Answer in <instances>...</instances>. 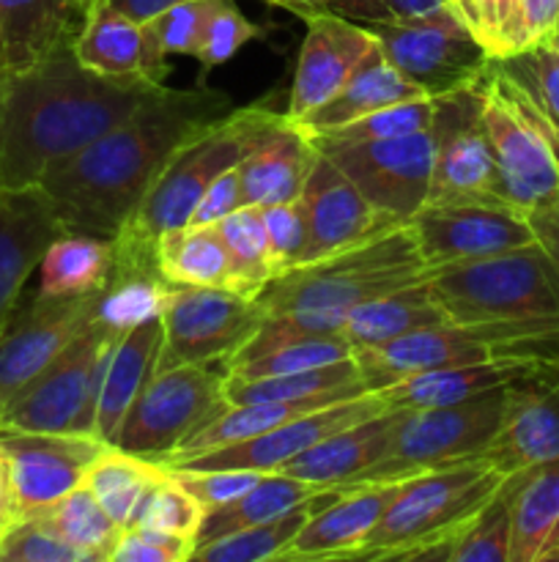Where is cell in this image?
Instances as JSON below:
<instances>
[{
	"label": "cell",
	"instance_id": "603a6c76",
	"mask_svg": "<svg viewBox=\"0 0 559 562\" xmlns=\"http://www.w3.org/2000/svg\"><path fill=\"white\" fill-rule=\"evenodd\" d=\"M71 47L85 69L110 80L159 88L170 71L168 55L159 49L151 25L132 20L107 0H96L82 14Z\"/></svg>",
	"mask_w": 559,
	"mask_h": 562
},
{
	"label": "cell",
	"instance_id": "5b68a950",
	"mask_svg": "<svg viewBox=\"0 0 559 562\" xmlns=\"http://www.w3.org/2000/svg\"><path fill=\"white\" fill-rule=\"evenodd\" d=\"M504 477L488 459L409 477L354 560H431L497 494Z\"/></svg>",
	"mask_w": 559,
	"mask_h": 562
},
{
	"label": "cell",
	"instance_id": "d590c367",
	"mask_svg": "<svg viewBox=\"0 0 559 562\" xmlns=\"http://www.w3.org/2000/svg\"><path fill=\"white\" fill-rule=\"evenodd\" d=\"M318 492H323V486L283 475V472H266V475H263L250 492L241 494L239 499H233V503L225 505V508H217L212 510V514L203 516L195 547L217 541V538L228 536V532L277 519V516L288 514V510H294L296 505H301L305 499H310L312 494Z\"/></svg>",
	"mask_w": 559,
	"mask_h": 562
},
{
	"label": "cell",
	"instance_id": "db71d44e",
	"mask_svg": "<svg viewBox=\"0 0 559 562\" xmlns=\"http://www.w3.org/2000/svg\"><path fill=\"white\" fill-rule=\"evenodd\" d=\"M206 514L250 492L266 472L258 470H170Z\"/></svg>",
	"mask_w": 559,
	"mask_h": 562
},
{
	"label": "cell",
	"instance_id": "9c48e42d",
	"mask_svg": "<svg viewBox=\"0 0 559 562\" xmlns=\"http://www.w3.org/2000/svg\"><path fill=\"white\" fill-rule=\"evenodd\" d=\"M504 387L433 409H406L381 459L356 477L360 483H403L425 472L486 459L504 417Z\"/></svg>",
	"mask_w": 559,
	"mask_h": 562
},
{
	"label": "cell",
	"instance_id": "7a4b0ae2",
	"mask_svg": "<svg viewBox=\"0 0 559 562\" xmlns=\"http://www.w3.org/2000/svg\"><path fill=\"white\" fill-rule=\"evenodd\" d=\"M71 42L0 75V190L38 187L55 162L118 126L157 91L85 69Z\"/></svg>",
	"mask_w": 559,
	"mask_h": 562
},
{
	"label": "cell",
	"instance_id": "816d5d0a",
	"mask_svg": "<svg viewBox=\"0 0 559 562\" xmlns=\"http://www.w3.org/2000/svg\"><path fill=\"white\" fill-rule=\"evenodd\" d=\"M217 0H181L146 20L164 55H197L203 27Z\"/></svg>",
	"mask_w": 559,
	"mask_h": 562
},
{
	"label": "cell",
	"instance_id": "7bdbcfd3",
	"mask_svg": "<svg viewBox=\"0 0 559 562\" xmlns=\"http://www.w3.org/2000/svg\"><path fill=\"white\" fill-rule=\"evenodd\" d=\"M230 258L228 291L258 300L274 280L272 256H269L266 223L258 206H241L217 223Z\"/></svg>",
	"mask_w": 559,
	"mask_h": 562
},
{
	"label": "cell",
	"instance_id": "836d02e7",
	"mask_svg": "<svg viewBox=\"0 0 559 562\" xmlns=\"http://www.w3.org/2000/svg\"><path fill=\"white\" fill-rule=\"evenodd\" d=\"M343 492H345L343 486L323 488V492L312 494L310 499L296 505V508L288 510V514L277 516V519L261 521V525L228 532V536L217 538V541L201 543V547L192 549L190 560H203V562L280 560V554L294 543V538L299 536V530L307 525V519H310L316 510H321L327 503H332V499Z\"/></svg>",
	"mask_w": 559,
	"mask_h": 562
},
{
	"label": "cell",
	"instance_id": "60d3db41",
	"mask_svg": "<svg viewBox=\"0 0 559 562\" xmlns=\"http://www.w3.org/2000/svg\"><path fill=\"white\" fill-rule=\"evenodd\" d=\"M367 387L362 379L356 357L332 362V366L312 368V371L283 373V376H261V379H236L225 376V398L228 404H274V401L312 398V395L329 393V390L343 387Z\"/></svg>",
	"mask_w": 559,
	"mask_h": 562
},
{
	"label": "cell",
	"instance_id": "6f0895ef",
	"mask_svg": "<svg viewBox=\"0 0 559 562\" xmlns=\"http://www.w3.org/2000/svg\"><path fill=\"white\" fill-rule=\"evenodd\" d=\"M269 5H280V9L290 11L296 16H310L318 11H338V14L349 16V20L365 22L381 16V5L378 0H263Z\"/></svg>",
	"mask_w": 559,
	"mask_h": 562
},
{
	"label": "cell",
	"instance_id": "30bf717a",
	"mask_svg": "<svg viewBox=\"0 0 559 562\" xmlns=\"http://www.w3.org/2000/svg\"><path fill=\"white\" fill-rule=\"evenodd\" d=\"M118 338L93 318L91 327L0 412V431L93 437L104 371Z\"/></svg>",
	"mask_w": 559,
	"mask_h": 562
},
{
	"label": "cell",
	"instance_id": "74e56055",
	"mask_svg": "<svg viewBox=\"0 0 559 562\" xmlns=\"http://www.w3.org/2000/svg\"><path fill=\"white\" fill-rule=\"evenodd\" d=\"M113 241L88 234H60L38 263L42 294H91L107 285Z\"/></svg>",
	"mask_w": 559,
	"mask_h": 562
},
{
	"label": "cell",
	"instance_id": "52a82bcc",
	"mask_svg": "<svg viewBox=\"0 0 559 562\" xmlns=\"http://www.w3.org/2000/svg\"><path fill=\"white\" fill-rule=\"evenodd\" d=\"M449 322H559V269L537 241L444 263L427 278Z\"/></svg>",
	"mask_w": 559,
	"mask_h": 562
},
{
	"label": "cell",
	"instance_id": "8fae6325",
	"mask_svg": "<svg viewBox=\"0 0 559 562\" xmlns=\"http://www.w3.org/2000/svg\"><path fill=\"white\" fill-rule=\"evenodd\" d=\"M362 25L376 36L384 58L431 99L477 86L493 60L453 5L417 16H376Z\"/></svg>",
	"mask_w": 559,
	"mask_h": 562
},
{
	"label": "cell",
	"instance_id": "7dc6e473",
	"mask_svg": "<svg viewBox=\"0 0 559 562\" xmlns=\"http://www.w3.org/2000/svg\"><path fill=\"white\" fill-rule=\"evenodd\" d=\"M263 31L255 22L247 20L236 0H217L208 14L206 27H203L201 47H197V64H201V77L197 86H206V77L214 69L225 66L241 53V47L255 38H261Z\"/></svg>",
	"mask_w": 559,
	"mask_h": 562
},
{
	"label": "cell",
	"instance_id": "1f68e13d",
	"mask_svg": "<svg viewBox=\"0 0 559 562\" xmlns=\"http://www.w3.org/2000/svg\"><path fill=\"white\" fill-rule=\"evenodd\" d=\"M510 562H559V464L518 472Z\"/></svg>",
	"mask_w": 559,
	"mask_h": 562
},
{
	"label": "cell",
	"instance_id": "ffe728a7",
	"mask_svg": "<svg viewBox=\"0 0 559 562\" xmlns=\"http://www.w3.org/2000/svg\"><path fill=\"white\" fill-rule=\"evenodd\" d=\"M389 409L378 393L356 395V398L338 401L323 409L307 412V415L285 420L258 437L244 439V442L223 445V448L206 450L192 459L168 464V470H258V472H277L285 461L305 453L321 439L365 420V417L378 415Z\"/></svg>",
	"mask_w": 559,
	"mask_h": 562
},
{
	"label": "cell",
	"instance_id": "f1b7e54d",
	"mask_svg": "<svg viewBox=\"0 0 559 562\" xmlns=\"http://www.w3.org/2000/svg\"><path fill=\"white\" fill-rule=\"evenodd\" d=\"M164 327L162 318H151L137 324L126 335H121L110 355L107 371H104L102 393H99L96 420H93V437L102 442H113L121 420L135 404L140 390L157 376L159 351H162Z\"/></svg>",
	"mask_w": 559,
	"mask_h": 562
},
{
	"label": "cell",
	"instance_id": "4dcf8cb0",
	"mask_svg": "<svg viewBox=\"0 0 559 562\" xmlns=\"http://www.w3.org/2000/svg\"><path fill=\"white\" fill-rule=\"evenodd\" d=\"M447 322V313L436 302L427 280H422V283L406 285V289L389 291V294L356 305L345 316L340 333L354 346V351H367L392 344L417 329L442 327Z\"/></svg>",
	"mask_w": 559,
	"mask_h": 562
},
{
	"label": "cell",
	"instance_id": "ab89813d",
	"mask_svg": "<svg viewBox=\"0 0 559 562\" xmlns=\"http://www.w3.org/2000/svg\"><path fill=\"white\" fill-rule=\"evenodd\" d=\"M515 483L518 472L504 477L497 494L433 552L431 562H510Z\"/></svg>",
	"mask_w": 559,
	"mask_h": 562
},
{
	"label": "cell",
	"instance_id": "ee69618b",
	"mask_svg": "<svg viewBox=\"0 0 559 562\" xmlns=\"http://www.w3.org/2000/svg\"><path fill=\"white\" fill-rule=\"evenodd\" d=\"M354 346L345 340L343 333L323 335H301V338L285 340L277 349L255 357L241 366L225 368V376L236 379H261V376H283V373L312 371V368L332 366V362L354 357Z\"/></svg>",
	"mask_w": 559,
	"mask_h": 562
},
{
	"label": "cell",
	"instance_id": "d6a6232c",
	"mask_svg": "<svg viewBox=\"0 0 559 562\" xmlns=\"http://www.w3.org/2000/svg\"><path fill=\"white\" fill-rule=\"evenodd\" d=\"M535 362H477V366L414 373V376H406L389 387L378 390V395L392 409H433V406L460 404V401L475 398L486 390L504 387L521 373L529 371Z\"/></svg>",
	"mask_w": 559,
	"mask_h": 562
},
{
	"label": "cell",
	"instance_id": "bcb514c9",
	"mask_svg": "<svg viewBox=\"0 0 559 562\" xmlns=\"http://www.w3.org/2000/svg\"><path fill=\"white\" fill-rule=\"evenodd\" d=\"M203 516H206V510L201 508V503L168 470V475L159 483H153L151 492L137 505L129 527H148V530L173 532V536L195 538L197 541Z\"/></svg>",
	"mask_w": 559,
	"mask_h": 562
},
{
	"label": "cell",
	"instance_id": "f6af8a7d",
	"mask_svg": "<svg viewBox=\"0 0 559 562\" xmlns=\"http://www.w3.org/2000/svg\"><path fill=\"white\" fill-rule=\"evenodd\" d=\"M497 66L559 130V38L551 36L535 47L499 58Z\"/></svg>",
	"mask_w": 559,
	"mask_h": 562
},
{
	"label": "cell",
	"instance_id": "94428289",
	"mask_svg": "<svg viewBox=\"0 0 559 562\" xmlns=\"http://www.w3.org/2000/svg\"><path fill=\"white\" fill-rule=\"evenodd\" d=\"M378 5H381V16H417L444 9L449 0H378Z\"/></svg>",
	"mask_w": 559,
	"mask_h": 562
},
{
	"label": "cell",
	"instance_id": "44dd1931",
	"mask_svg": "<svg viewBox=\"0 0 559 562\" xmlns=\"http://www.w3.org/2000/svg\"><path fill=\"white\" fill-rule=\"evenodd\" d=\"M305 25L307 33L296 58L288 110H285L294 124L329 102L378 47L376 36L362 22L349 20L338 11H318L305 16Z\"/></svg>",
	"mask_w": 559,
	"mask_h": 562
},
{
	"label": "cell",
	"instance_id": "7c38bea8",
	"mask_svg": "<svg viewBox=\"0 0 559 562\" xmlns=\"http://www.w3.org/2000/svg\"><path fill=\"white\" fill-rule=\"evenodd\" d=\"M228 406L225 371L217 373L208 366L168 368L140 390L110 445L164 464Z\"/></svg>",
	"mask_w": 559,
	"mask_h": 562
},
{
	"label": "cell",
	"instance_id": "681fc988",
	"mask_svg": "<svg viewBox=\"0 0 559 562\" xmlns=\"http://www.w3.org/2000/svg\"><path fill=\"white\" fill-rule=\"evenodd\" d=\"M436 115V104L431 97L414 99V102L389 104V108L373 110V113L362 115V119L351 121V124L340 126V130L327 132L329 140L340 143H367V140H389V137H403L411 132H422L433 124Z\"/></svg>",
	"mask_w": 559,
	"mask_h": 562
},
{
	"label": "cell",
	"instance_id": "6da1fadb",
	"mask_svg": "<svg viewBox=\"0 0 559 562\" xmlns=\"http://www.w3.org/2000/svg\"><path fill=\"white\" fill-rule=\"evenodd\" d=\"M233 108L217 88H157L118 126L55 162L38 190L69 234L113 241L170 157Z\"/></svg>",
	"mask_w": 559,
	"mask_h": 562
},
{
	"label": "cell",
	"instance_id": "4fadbf2b",
	"mask_svg": "<svg viewBox=\"0 0 559 562\" xmlns=\"http://www.w3.org/2000/svg\"><path fill=\"white\" fill-rule=\"evenodd\" d=\"M312 146L327 154L356 190L395 223H409L427 201L433 165L438 151L436 126L403 137L367 143H340L310 137Z\"/></svg>",
	"mask_w": 559,
	"mask_h": 562
},
{
	"label": "cell",
	"instance_id": "f5cc1de1",
	"mask_svg": "<svg viewBox=\"0 0 559 562\" xmlns=\"http://www.w3.org/2000/svg\"><path fill=\"white\" fill-rule=\"evenodd\" d=\"M263 223H266L269 236V256H272L274 278L288 269L299 267L305 261L307 250V220L301 201H285L274 203V206H263Z\"/></svg>",
	"mask_w": 559,
	"mask_h": 562
},
{
	"label": "cell",
	"instance_id": "e7e4bbea",
	"mask_svg": "<svg viewBox=\"0 0 559 562\" xmlns=\"http://www.w3.org/2000/svg\"><path fill=\"white\" fill-rule=\"evenodd\" d=\"M75 3H77V9H80V14H85V11L91 9V5L96 3V0H75Z\"/></svg>",
	"mask_w": 559,
	"mask_h": 562
},
{
	"label": "cell",
	"instance_id": "2e32d148",
	"mask_svg": "<svg viewBox=\"0 0 559 562\" xmlns=\"http://www.w3.org/2000/svg\"><path fill=\"white\" fill-rule=\"evenodd\" d=\"M433 104H436L433 126L438 132V151L425 203H504L497 195V159L482 124V80L447 97H436Z\"/></svg>",
	"mask_w": 559,
	"mask_h": 562
},
{
	"label": "cell",
	"instance_id": "11a10c76",
	"mask_svg": "<svg viewBox=\"0 0 559 562\" xmlns=\"http://www.w3.org/2000/svg\"><path fill=\"white\" fill-rule=\"evenodd\" d=\"M192 549L195 538L148 527H124L110 562H184L192 558Z\"/></svg>",
	"mask_w": 559,
	"mask_h": 562
},
{
	"label": "cell",
	"instance_id": "7402d4cb",
	"mask_svg": "<svg viewBox=\"0 0 559 562\" xmlns=\"http://www.w3.org/2000/svg\"><path fill=\"white\" fill-rule=\"evenodd\" d=\"M299 201L307 220V250L301 263L332 256L370 236L406 225L373 209V203L356 190L354 181L318 148Z\"/></svg>",
	"mask_w": 559,
	"mask_h": 562
},
{
	"label": "cell",
	"instance_id": "f35d334b",
	"mask_svg": "<svg viewBox=\"0 0 559 562\" xmlns=\"http://www.w3.org/2000/svg\"><path fill=\"white\" fill-rule=\"evenodd\" d=\"M173 285L159 267H113L107 285L99 291L96 322L110 333L126 335L137 324L162 318Z\"/></svg>",
	"mask_w": 559,
	"mask_h": 562
},
{
	"label": "cell",
	"instance_id": "ac0fdd59",
	"mask_svg": "<svg viewBox=\"0 0 559 562\" xmlns=\"http://www.w3.org/2000/svg\"><path fill=\"white\" fill-rule=\"evenodd\" d=\"M104 445L88 434L0 431L14 521L49 508L80 486Z\"/></svg>",
	"mask_w": 559,
	"mask_h": 562
},
{
	"label": "cell",
	"instance_id": "83f0119b",
	"mask_svg": "<svg viewBox=\"0 0 559 562\" xmlns=\"http://www.w3.org/2000/svg\"><path fill=\"white\" fill-rule=\"evenodd\" d=\"M312 157L316 146L310 137L290 119L285 121L239 162L244 206L263 209L296 201L301 195Z\"/></svg>",
	"mask_w": 559,
	"mask_h": 562
},
{
	"label": "cell",
	"instance_id": "4316f807",
	"mask_svg": "<svg viewBox=\"0 0 559 562\" xmlns=\"http://www.w3.org/2000/svg\"><path fill=\"white\" fill-rule=\"evenodd\" d=\"M80 22L75 0H0V75L47 58L75 38Z\"/></svg>",
	"mask_w": 559,
	"mask_h": 562
},
{
	"label": "cell",
	"instance_id": "c3c4849f",
	"mask_svg": "<svg viewBox=\"0 0 559 562\" xmlns=\"http://www.w3.org/2000/svg\"><path fill=\"white\" fill-rule=\"evenodd\" d=\"M493 60L521 49V0H449Z\"/></svg>",
	"mask_w": 559,
	"mask_h": 562
},
{
	"label": "cell",
	"instance_id": "e575fe53",
	"mask_svg": "<svg viewBox=\"0 0 559 562\" xmlns=\"http://www.w3.org/2000/svg\"><path fill=\"white\" fill-rule=\"evenodd\" d=\"M157 267L175 285L228 289L230 258L217 225H181L157 239Z\"/></svg>",
	"mask_w": 559,
	"mask_h": 562
},
{
	"label": "cell",
	"instance_id": "484cf974",
	"mask_svg": "<svg viewBox=\"0 0 559 562\" xmlns=\"http://www.w3.org/2000/svg\"><path fill=\"white\" fill-rule=\"evenodd\" d=\"M403 412L406 409H392L389 406V409L378 412V415L365 417V420L321 439V442L312 445L305 453L294 456L277 472L316 483V486L323 488L354 486L356 477L365 470H370L381 459L384 450L389 448V439H392Z\"/></svg>",
	"mask_w": 559,
	"mask_h": 562
},
{
	"label": "cell",
	"instance_id": "8d00e7d4",
	"mask_svg": "<svg viewBox=\"0 0 559 562\" xmlns=\"http://www.w3.org/2000/svg\"><path fill=\"white\" fill-rule=\"evenodd\" d=\"M164 475H168V467L159 461L126 453L115 445H104L102 453L88 467L82 483L121 527H129L137 505Z\"/></svg>",
	"mask_w": 559,
	"mask_h": 562
},
{
	"label": "cell",
	"instance_id": "f907efd6",
	"mask_svg": "<svg viewBox=\"0 0 559 562\" xmlns=\"http://www.w3.org/2000/svg\"><path fill=\"white\" fill-rule=\"evenodd\" d=\"M0 562H88L42 516L16 519L0 532Z\"/></svg>",
	"mask_w": 559,
	"mask_h": 562
},
{
	"label": "cell",
	"instance_id": "f546056e",
	"mask_svg": "<svg viewBox=\"0 0 559 562\" xmlns=\"http://www.w3.org/2000/svg\"><path fill=\"white\" fill-rule=\"evenodd\" d=\"M427 93L411 80H406L392 64L381 55V49H373L367 55L365 64L345 80V86L334 93L329 102L307 113L305 119L296 121L307 137L327 135V132L340 130V126L351 124V121L362 119V115L373 113V110L389 108V104L414 102V99H425Z\"/></svg>",
	"mask_w": 559,
	"mask_h": 562
},
{
	"label": "cell",
	"instance_id": "9f6ffc18",
	"mask_svg": "<svg viewBox=\"0 0 559 562\" xmlns=\"http://www.w3.org/2000/svg\"><path fill=\"white\" fill-rule=\"evenodd\" d=\"M244 206V195H241V176L239 165L228 168L212 181L206 192L201 195L197 206L192 209V217L186 225H217L236 209Z\"/></svg>",
	"mask_w": 559,
	"mask_h": 562
},
{
	"label": "cell",
	"instance_id": "91938a15",
	"mask_svg": "<svg viewBox=\"0 0 559 562\" xmlns=\"http://www.w3.org/2000/svg\"><path fill=\"white\" fill-rule=\"evenodd\" d=\"M526 220H529L532 231H535L537 245L548 252L554 267L559 269V198L554 203H548L546 209H537V212L526 214Z\"/></svg>",
	"mask_w": 559,
	"mask_h": 562
},
{
	"label": "cell",
	"instance_id": "d6986e66",
	"mask_svg": "<svg viewBox=\"0 0 559 562\" xmlns=\"http://www.w3.org/2000/svg\"><path fill=\"white\" fill-rule=\"evenodd\" d=\"M486 459L502 475L559 464V360H540L507 384L504 417Z\"/></svg>",
	"mask_w": 559,
	"mask_h": 562
},
{
	"label": "cell",
	"instance_id": "cb8c5ba5",
	"mask_svg": "<svg viewBox=\"0 0 559 562\" xmlns=\"http://www.w3.org/2000/svg\"><path fill=\"white\" fill-rule=\"evenodd\" d=\"M66 234L38 187L0 190V340L22 307V291L47 247Z\"/></svg>",
	"mask_w": 559,
	"mask_h": 562
},
{
	"label": "cell",
	"instance_id": "277c9868",
	"mask_svg": "<svg viewBox=\"0 0 559 562\" xmlns=\"http://www.w3.org/2000/svg\"><path fill=\"white\" fill-rule=\"evenodd\" d=\"M288 121L285 113L247 104L208 124L170 157L142 201L113 239V267H157V239L190 223L212 181L239 165L263 137Z\"/></svg>",
	"mask_w": 559,
	"mask_h": 562
},
{
	"label": "cell",
	"instance_id": "d4e9b609",
	"mask_svg": "<svg viewBox=\"0 0 559 562\" xmlns=\"http://www.w3.org/2000/svg\"><path fill=\"white\" fill-rule=\"evenodd\" d=\"M400 483H360L323 505L307 519L299 536L277 562L354 560L362 543L376 530L378 519L398 494Z\"/></svg>",
	"mask_w": 559,
	"mask_h": 562
},
{
	"label": "cell",
	"instance_id": "6125c7cd",
	"mask_svg": "<svg viewBox=\"0 0 559 562\" xmlns=\"http://www.w3.org/2000/svg\"><path fill=\"white\" fill-rule=\"evenodd\" d=\"M110 5H115L118 11H124V14H129L132 20H151V16H157L159 11L170 9L173 3H181V0H107Z\"/></svg>",
	"mask_w": 559,
	"mask_h": 562
},
{
	"label": "cell",
	"instance_id": "b9f144b4",
	"mask_svg": "<svg viewBox=\"0 0 559 562\" xmlns=\"http://www.w3.org/2000/svg\"><path fill=\"white\" fill-rule=\"evenodd\" d=\"M36 516V514H33ZM44 521L64 538L66 543L85 554L88 562H110L124 527L102 508L91 488L80 483L66 497L49 508L38 510Z\"/></svg>",
	"mask_w": 559,
	"mask_h": 562
},
{
	"label": "cell",
	"instance_id": "3957f363",
	"mask_svg": "<svg viewBox=\"0 0 559 562\" xmlns=\"http://www.w3.org/2000/svg\"><path fill=\"white\" fill-rule=\"evenodd\" d=\"M431 274L433 267L422 258L409 223L332 256L299 263L277 274L258 294L266 318L225 368L255 360L290 338L340 333L356 305L422 283Z\"/></svg>",
	"mask_w": 559,
	"mask_h": 562
},
{
	"label": "cell",
	"instance_id": "e0dca14e",
	"mask_svg": "<svg viewBox=\"0 0 559 562\" xmlns=\"http://www.w3.org/2000/svg\"><path fill=\"white\" fill-rule=\"evenodd\" d=\"M409 225L422 258L433 269L497 256L537 241L526 214L497 201L425 203Z\"/></svg>",
	"mask_w": 559,
	"mask_h": 562
},
{
	"label": "cell",
	"instance_id": "680465c9",
	"mask_svg": "<svg viewBox=\"0 0 559 562\" xmlns=\"http://www.w3.org/2000/svg\"><path fill=\"white\" fill-rule=\"evenodd\" d=\"M557 27L559 0H521V49L551 38Z\"/></svg>",
	"mask_w": 559,
	"mask_h": 562
},
{
	"label": "cell",
	"instance_id": "ba28073f",
	"mask_svg": "<svg viewBox=\"0 0 559 562\" xmlns=\"http://www.w3.org/2000/svg\"><path fill=\"white\" fill-rule=\"evenodd\" d=\"M482 124L497 159V195L521 214L559 198V130L491 60L482 77Z\"/></svg>",
	"mask_w": 559,
	"mask_h": 562
},
{
	"label": "cell",
	"instance_id": "5bb4252c",
	"mask_svg": "<svg viewBox=\"0 0 559 562\" xmlns=\"http://www.w3.org/2000/svg\"><path fill=\"white\" fill-rule=\"evenodd\" d=\"M261 302L228 289L173 285L162 313L164 340L159 371L175 366H212L228 362L263 324Z\"/></svg>",
	"mask_w": 559,
	"mask_h": 562
},
{
	"label": "cell",
	"instance_id": "03108f58",
	"mask_svg": "<svg viewBox=\"0 0 559 562\" xmlns=\"http://www.w3.org/2000/svg\"><path fill=\"white\" fill-rule=\"evenodd\" d=\"M554 36H557V38H559V27H557V33H554Z\"/></svg>",
	"mask_w": 559,
	"mask_h": 562
},
{
	"label": "cell",
	"instance_id": "8992f818",
	"mask_svg": "<svg viewBox=\"0 0 559 562\" xmlns=\"http://www.w3.org/2000/svg\"><path fill=\"white\" fill-rule=\"evenodd\" d=\"M354 357L367 390L378 393L406 376L442 368L559 360V322H447Z\"/></svg>",
	"mask_w": 559,
	"mask_h": 562
},
{
	"label": "cell",
	"instance_id": "be15d7a7",
	"mask_svg": "<svg viewBox=\"0 0 559 562\" xmlns=\"http://www.w3.org/2000/svg\"><path fill=\"white\" fill-rule=\"evenodd\" d=\"M14 521V508H11V483L9 470H5V459L0 453V532Z\"/></svg>",
	"mask_w": 559,
	"mask_h": 562
},
{
	"label": "cell",
	"instance_id": "9a60e30c",
	"mask_svg": "<svg viewBox=\"0 0 559 562\" xmlns=\"http://www.w3.org/2000/svg\"><path fill=\"white\" fill-rule=\"evenodd\" d=\"M99 291L42 294L16 311L0 340V412L85 333L96 318Z\"/></svg>",
	"mask_w": 559,
	"mask_h": 562
}]
</instances>
